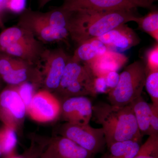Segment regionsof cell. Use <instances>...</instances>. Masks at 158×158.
<instances>
[{
    "mask_svg": "<svg viewBox=\"0 0 158 158\" xmlns=\"http://www.w3.org/2000/svg\"><path fill=\"white\" fill-rule=\"evenodd\" d=\"M70 57L62 48H46L40 65L43 89L52 93L56 91Z\"/></svg>",
    "mask_w": 158,
    "mask_h": 158,
    "instance_id": "cell-9",
    "label": "cell"
},
{
    "mask_svg": "<svg viewBox=\"0 0 158 158\" xmlns=\"http://www.w3.org/2000/svg\"><path fill=\"white\" fill-rule=\"evenodd\" d=\"M52 0H37V3H38V8L39 9H42L44 8L48 4L49 2ZM65 1V0H64Z\"/></svg>",
    "mask_w": 158,
    "mask_h": 158,
    "instance_id": "cell-31",
    "label": "cell"
},
{
    "mask_svg": "<svg viewBox=\"0 0 158 158\" xmlns=\"http://www.w3.org/2000/svg\"><path fill=\"white\" fill-rule=\"evenodd\" d=\"M107 50L106 47L101 41L90 39L79 45L71 58L77 62L86 63Z\"/></svg>",
    "mask_w": 158,
    "mask_h": 158,
    "instance_id": "cell-18",
    "label": "cell"
},
{
    "mask_svg": "<svg viewBox=\"0 0 158 158\" xmlns=\"http://www.w3.org/2000/svg\"><path fill=\"white\" fill-rule=\"evenodd\" d=\"M105 78L107 86L110 91L116 88L118 85L119 74L117 71H111L106 75Z\"/></svg>",
    "mask_w": 158,
    "mask_h": 158,
    "instance_id": "cell-28",
    "label": "cell"
},
{
    "mask_svg": "<svg viewBox=\"0 0 158 158\" xmlns=\"http://www.w3.org/2000/svg\"><path fill=\"white\" fill-rule=\"evenodd\" d=\"M47 143L56 158H95V155L63 136L55 135Z\"/></svg>",
    "mask_w": 158,
    "mask_h": 158,
    "instance_id": "cell-15",
    "label": "cell"
},
{
    "mask_svg": "<svg viewBox=\"0 0 158 158\" xmlns=\"http://www.w3.org/2000/svg\"><path fill=\"white\" fill-rule=\"evenodd\" d=\"M44 44L29 31L16 25L0 33V52L17 57L40 67Z\"/></svg>",
    "mask_w": 158,
    "mask_h": 158,
    "instance_id": "cell-4",
    "label": "cell"
},
{
    "mask_svg": "<svg viewBox=\"0 0 158 158\" xmlns=\"http://www.w3.org/2000/svg\"><path fill=\"white\" fill-rule=\"evenodd\" d=\"M136 23L141 31L158 41V11L153 10L143 17H139Z\"/></svg>",
    "mask_w": 158,
    "mask_h": 158,
    "instance_id": "cell-20",
    "label": "cell"
},
{
    "mask_svg": "<svg viewBox=\"0 0 158 158\" xmlns=\"http://www.w3.org/2000/svg\"><path fill=\"white\" fill-rule=\"evenodd\" d=\"M61 102L59 118L72 124H89L93 113V105L87 96L68 98Z\"/></svg>",
    "mask_w": 158,
    "mask_h": 158,
    "instance_id": "cell-13",
    "label": "cell"
},
{
    "mask_svg": "<svg viewBox=\"0 0 158 158\" xmlns=\"http://www.w3.org/2000/svg\"><path fill=\"white\" fill-rule=\"evenodd\" d=\"M144 87L150 97L152 104L158 106V71L147 73Z\"/></svg>",
    "mask_w": 158,
    "mask_h": 158,
    "instance_id": "cell-24",
    "label": "cell"
},
{
    "mask_svg": "<svg viewBox=\"0 0 158 158\" xmlns=\"http://www.w3.org/2000/svg\"><path fill=\"white\" fill-rule=\"evenodd\" d=\"M92 117L102 126L107 147L119 141L141 142L142 136L130 105L120 106L100 102L93 106Z\"/></svg>",
    "mask_w": 158,
    "mask_h": 158,
    "instance_id": "cell-2",
    "label": "cell"
},
{
    "mask_svg": "<svg viewBox=\"0 0 158 158\" xmlns=\"http://www.w3.org/2000/svg\"><path fill=\"white\" fill-rule=\"evenodd\" d=\"M3 82V81L2 80V79L1 78V77H0V91L2 90Z\"/></svg>",
    "mask_w": 158,
    "mask_h": 158,
    "instance_id": "cell-35",
    "label": "cell"
},
{
    "mask_svg": "<svg viewBox=\"0 0 158 158\" xmlns=\"http://www.w3.org/2000/svg\"><path fill=\"white\" fill-rule=\"evenodd\" d=\"M14 86L27 110L39 87L30 82H24Z\"/></svg>",
    "mask_w": 158,
    "mask_h": 158,
    "instance_id": "cell-23",
    "label": "cell"
},
{
    "mask_svg": "<svg viewBox=\"0 0 158 158\" xmlns=\"http://www.w3.org/2000/svg\"><path fill=\"white\" fill-rule=\"evenodd\" d=\"M128 58L123 54L108 50L104 53L86 62L97 77H105L111 71H117L127 62Z\"/></svg>",
    "mask_w": 158,
    "mask_h": 158,
    "instance_id": "cell-16",
    "label": "cell"
},
{
    "mask_svg": "<svg viewBox=\"0 0 158 158\" xmlns=\"http://www.w3.org/2000/svg\"><path fill=\"white\" fill-rule=\"evenodd\" d=\"M149 105L151 109L150 122L152 135L158 134V106L152 103L149 104Z\"/></svg>",
    "mask_w": 158,
    "mask_h": 158,
    "instance_id": "cell-27",
    "label": "cell"
},
{
    "mask_svg": "<svg viewBox=\"0 0 158 158\" xmlns=\"http://www.w3.org/2000/svg\"><path fill=\"white\" fill-rule=\"evenodd\" d=\"M70 11L67 30L69 37L78 45L100 37L120 25L136 22L139 17L132 10L80 9Z\"/></svg>",
    "mask_w": 158,
    "mask_h": 158,
    "instance_id": "cell-1",
    "label": "cell"
},
{
    "mask_svg": "<svg viewBox=\"0 0 158 158\" xmlns=\"http://www.w3.org/2000/svg\"><path fill=\"white\" fill-rule=\"evenodd\" d=\"M141 142L133 140L115 142L107 147L102 158H133L139 150Z\"/></svg>",
    "mask_w": 158,
    "mask_h": 158,
    "instance_id": "cell-19",
    "label": "cell"
},
{
    "mask_svg": "<svg viewBox=\"0 0 158 158\" xmlns=\"http://www.w3.org/2000/svg\"><path fill=\"white\" fill-rule=\"evenodd\" d=\"M8 0H0V14L4 9H6V3Z\"/></svg>",
    "mask_w": 158,
    "mask_h": 158,
    "instance_id": "cell-32",
    "label": "cell"
},
{
    "mask_svg": "<svg viewBox=\"0 0 158 158\" xmlns=\"http://www.w3.org/2000/svg\"><path fill=\"white\" fill-rule=\"evenodd\" d=\"M147 75L145 65L141 61H135L127 66L119 74L118 85L108 93L110 104L127 106L141 96Z\"/></svg>",
    "mask_w": 158,
    "mask_h": 158,
    "instance_id": "cell-6",
    "label": "cell"
},
{
    "mask_svg": "<svg viewBox=\"0 0 158 158\" xmlns=\"http://www.w3.org/2000/svg\"><path fill=\"white\" fill-rule=\"evenodd\" d=\"M56 135L70 139L96 155L103 152L106 145L102 128L89 124H75L65 122L60 125Z\"/></svg>",
    "mask_w": 158,
    "mask_h": 158,
    "instance_id": "cell-8",
    "label": "cell"
},
{
    "mask_svg": "<svg viewBox=\"0 0 158 158\" xmlns=\"http://www.w3.org/2000/svg\"><path fill=\"white\" fill-rule=\"evenodd\" d=\"M94 88L97 94L109 93V88L106 84L105 77H97L94 82Z\"/></svg>",
    "mask_w": 158,
    "mask_h": 158,
    "instance_id": "cell-29",
    "label": "cell"
},
{
    "mask_svg": "<svg viewBox=\"0 0 158 158\" xmlns=\"http://www.w3.org/2000/svg\"><path fill=\"white\" fill-rule=\"evenodd\" d=\"M133 158H158V134L149 135Z\"/></svg>",
    "mask_w": 158,
    "mask_h": 158,
    "instance_id": "cell-22",
    "label": "cell"
},
{
    "mask_svg": "<svg viewBox=\"0 0 158 158\" xmlns=\"http://www.w3.org/2000/svg\"><path fill=\"white\" fill-rule=\"evenodd\" d=\"M94 39L101 41L109 50L119 53L135 46L140 42L136 32L126 24L120 25Z\"/></svg>",
    "mask_w": 158,
    "mask_h": 158,
    "instance_id": "cell-14",
    "label": "cell"
},
{
    "mask_svg": "<svg viewBox=\"0 0 158 158\" xmlns=\"http://www.w3.org/2000/svg\"><path fill=\"white\" fill-rule=\"evenodd\" d=\"M0 77L8 85L30 82L37 87L42 86L40 67L17 57L0 52Z\"/></svg>",
    "mask_w": 158,
    "mask_h": 158,
    "instance_id": "cell-7",
    "label": "cell"
},
{
    "mask_svg": "<svg viewBox=\"0 0 158 158\" xmlns=\"http://www.w3.org/2000/svg\"><path fill=\"white\" fill-rule=\"evenodd\" d=\"M60 110V101L53 94L43 89L35 94L27 113L33 120L45 123L59 118Z\"/></svg>",
    "mask_w": 158,
    "mask_h": 158,
    "instance_id": "cell-11",
    "label": "cell"
},
{
    "mask_svg": "<svg viewBox=\"0 0 158 158\" xmlns=\"http://www.w3.org/2000/svg\"><path fill=\"white\" fill-rule=\"evenodd\" d=\"M146 67L147 74L148 73L158 71V44L150 49L146 54Z\"/></svg>",
    "mask_w": 158,
    "mask_h": 158,
    "instance_id": "cell-25",
    "label": "cell"
},
{
    "mask_svg": "<svg viewBox=\"0 0 158 158\" xmlns=\"http://www.w3.org/2000/svg\"><path fill=\"white\" fill-rule=\"evenodd\" d=\"M135 118L138 128L142 137L152 135L150 119L151 109L149 104L142 95L130 104Z\"/></svg>",
    "mask_w": 158,
    "mask_h": 158,
    "instance_id": "cell-17",
    "label": "cell"
},
{
    "mask_svg": "<svg viewBox=\"0 0 158 158\" xmlns=\"http://www.w3.org/2000/svg\"><path fill=\"white\" fill-rule=\"evenodd\" d=\"M27 0H8L6 9L13 13L21 14L26 9Z\"/></svg>",
    "mask_w": 158,
    "mask_h": 158,
    "instance_id": "cell-26",
    "label": "cell"
},
{
    "mask_svg": "<svg viewBox=\"0 0 158 158\" xmlns=\"http://www.w3.org/2000/svg\"><path fill=\"white\" fill-rule=\"evenodd\" d=\"M34 157L35 158H56L51 150V148L48 144L45 143L44 146H43L41 149L38 150Z\"/></svg>",
    "mask_w": 158,
    "mask_h": 158,
    "instance_id": "cell-30",
    "label": "cell"
},
{
    "mask_svg": "<svg viewBox=\"0 0 158 158\" xmlns=\"http://www.w3.org/2000/svg\"><path fill=\"white\" fill-rule=\"evenodd\" d=\"M61 7L70 11L80 9L110 11L133 10L138 7L149 8L151 6L139 0H65Z\"/></svg>",
    "mask_w": 158,
    "mask_h": 158,
    "instance_id": "cell-12",
    "label": "cell"
},
{
    "mask_svg": "<svg viewBox=\"0 0 158 158\" xmlns=\"http://www.w3.org/2000/svg\"><path fill=\"white\" fill-rule=\"evenodd\" d=\"M63 23L62 12L56 8L45 12L26 9L21 13L17 25L44 44L66 40L69 34L67 29H62Z\"/></svg>",
    "mask_w": 158,
    "mask_h": 158,
    "instance_id": "cell-3",
    "label": "cell"
},
{
    "mask_svg": "<svg viewBox=\"0 0 158 158\" xmlns=\"http://www.w3.org/2000/svg\"><path fill=\"white\" fill-rule=\"evenodd\" d=\"M16 132L14 129L4 125L0 130V147L2 154L11 155L17 144Z\"/></svg>",
    "mask_w": 158,
    "mask_h": 158,
    "instance_id": "cell-21",
    "label": "cell"
},
{
    "mask_svg": "<svg viewBox=\"0 0 158 158\" xmlns=\"http://www.w3.org/2000/svg\"><path fill=\"white\" fill-rule=\"evenodd\" d=\"M0 26H1V28H4V23H3L2 20V18H1V15H0Z\"/></svg>",
    "mask_w": 158,
    "mask_h": 158,
    "instance_id": "cell-34",
    "label": "cell"
},
{
    "mask_svg": "<svg viewBox=\"0 0 158 158\" xmlns=\"http://www.w3.org/2000/svg\"><path fill=\"white\" fill-rule=\"evenodd\" d=\"M27 108L14 86L8 85L0 91V122L16 132L22 127Z\"/></svg>",
    "mask_w": 158,
    "mask_h": 158,
    "instance_id": "cell-10",
    "label": "cell"
},
{
    "mask_svg": "<svg viewBox=\"0 0 158 158\" xmlns=\"http://www.w3.org/2000/svg\"><path fill=\"white\" fill-rule=\"evenodd\" d=\"M96 77L87 64L74 61L70 56L59 87L53 94L60 102L72 97H95L97 95L94 88Z\"/></svg>",
    "mask_w": 158,
    "mask_h": 158,
    "instance_id": "cell-5",
    "label": "cell"
},
{
    "mask_svg": "<svg viewBox=\"0 0 158 158\" xmlns=\"http://www.w3.org/2000/svg\"><path fill=\"white\" fill-rule=\"evenodd\" d=\"M2 154V150H1V147H0V156H1Z\"/></svg>",
    "mask_w": 158,
    "mask_h": 158,
    "instance_id": "cell-36",
    "label": "cell"
},
{
    "mask_svg": "<svg viewBox=\"0 0 158 158\" xmlns=\"http://www.w3.org/2000/svg\"><path fill=\"white\" fill-rule=\"evenodd\" d=\"M139 1H141V2H144L145 3H147L148 5H150V6H152L153 3L154 2L156 1L157 0H139Z\"/></svg>",
    "mask_w": 158,
    "mask_h": 158,
    "instance_id": "cell-33",
    "label": "cell"
},
{
    "mask_svg": "<svg viewBox=\"0 0 158 158\" xmlns=\"http://www.w3.org/2000/svg\"><path fill=\"white\" fill-rule=\"evenodd\" d=\"M0 27H1V26H0Z\"/></svg>",
    "mask_w": 158,
    "mask_h": 158,
    "instance_id": "cell-37",
    "label": "cell"
}]
</instances>
